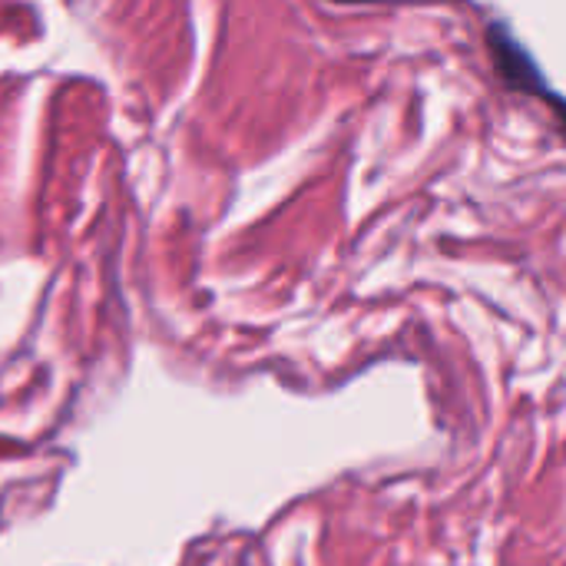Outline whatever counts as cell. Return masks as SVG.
Segmentation results:
<instances>
[{
	"mask_svg": "<svg viewBox=\"0 0 566 566\" xmlns=\"http://www.w3.org/2000/svg\"><path fill=\"white\" fill-rule=\"evenodd\" d=\"M491 43H494V53H497V63H501V70H504V76L514 83V86H521V90H527V93H547V86H544V73L534 66V60L527 56V50H521L517 43H514V36H507V33H501L497 27L491 30Z\"/></svg>",
	"mask_w": 566,
	"mask_h": 566,
	"instance_id": "6da1fadb",
	"label": "cell"
}]
</instances>
